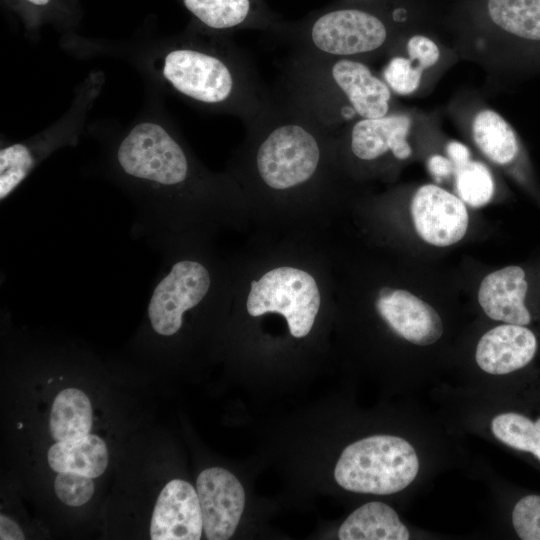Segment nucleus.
Returning a JSON list of instances; mask_svg holds the SVG:
<instances>
[{
    "instance_id": "10",
    "label": "nucleus",
    "mask_w": 540,
    "mask_h": 540,
    "mask_svg": "<svg viewBox=\"0 0 540 540\" xmlns=\"http://www.w3.org/2000/svg\"><path fill=\"white\" fill-rule=\"evenodd\" d=\"M375 308L397 336L415 346L433 345L444 333L438 312L407 290L382 287L377 294Z\"/></svg>"
},
{
    "instance_id": "13",
    "label": "nucleus",
    "mask_w": 540,
    "mask_h": 540,
    "mask_svg": "<svg viewBox=\"0 0 540 540\" xmlns=\"http://www.w3.org/2000/svg\"><path fill=\"white\" fill-rule=\"evenodd\" d=\"M529 280L525 269L507 266L488 274L478 290V302L492 320L528 326L533 317L525 305Z\"/></svg>"
},
{
    "instance_id": "29",
    "label": "nucleus",
    "mask_w": 540,
    "mask_h": 540,
    "mask_svg": "<svg viewBox=\"0 0 540 540\" xmlns=\"http://www.w3.org/2000/svg\"><path fill=\"white\" fill-rule=\"evenodd\" d=\"M446 152L449 159L452 161L455 169L464 166L470 160V151L462 143L451 141L446 146Z\"/></svg>"
},
{
    "instance_id": "15",
    "label": "nucleus",
    "mask_w": 540,
    "mask_h": 540,
    "mask_svg": "<svg viewBox=\"0 0 540 540\" xmlns=\"http://www.w3.org/2000/svg\"><path fill=\"white\" fill-rule=\"evenodd\" d=\"M332 76L346 94L355 111L363 118L386 116L390 89L361 62L340 60L332 67Z\"/></svg>"
},
{
    "instance_id": "25",
    "label": "nucleus",
    "mask_w": 540,
    "mask_h": 540,
    "mask_svg": "<svg viewBox=\"0 0 540 540\" xmlns=\"http://www.w3.org/2000/svg\"><path fill=\"white\" fill-rule=\"evenodd\" d=\"M512 526L522 540H540V495L519 499L511 512Z\"/></svg>"
},
{
    "instance_id": "19",
    "label": "nucleus",
    "mask_w": 540,
    "mask_h": 540,
    "mask_svg": "<svg viewBox=\"0 0 540 540\" xmlns=\"http://www.w3.org/2000/svg\"><path fill=\"white\" fill-rule=\"evenodd\" d=\"M92 407L87 395L76 388L59 392L50 413V432L56 441L82 438L90 434Z\"/></svg>"
},
{
    "instance_id": "30",
    "label": "nucleus",
    "mask_w": 540,
    "mask_h": 540,
    "mask_svg": "<svg viewBox=\"0 0 540 540\" xmlns=\"http://www.w3.org/2000/svg\"><path fill=\"white\" fill-rule=\"evenodd\" d=\"M0 539L1 540H22L25 536L16 522L5 516L0 515Z\"/></svg>"
},
{
    "instance_id": "26",
    "label": "nucleus",
    "mask_w": 540,
    "mask_h": 540,
    "mask_svg": "<svg viewBox=\"0 0 540 540\" xmlns=\"http://www.w3.org/2000/svg\"><path fill=\"white\" fill-rule=\"evenodd\" d=\"M57 497L68 506H81L88 502L94 492L91 477L74 472H58L54 482Z\"/></svg>"
},
{
    "instance_id": "21",
    "label": "nucleus",
    "mask_w": 540,
    "mask_h": 540,
    "mask_svg": "<svg viewBox=\"0 0 540 540\" xmlns=\"http://www.w3.org/2000/svg\"><path fill=\"white\" fill-rule=\"evenodd\" d=\"M488 431L503 445L531 453L540 461V417L532 420L515 411L498 412L490 417Z\"/></svg>"
},
{
    "instance_id": "12",
    "label": "nucleus",
    "mask_w": 540,
    "mask_h": 540,
    "mask_svg": "<svg viewBox=\"0 0 540 540\" xmlns=\"http://www.w3.org/2000/svg\"><path fill=\"white\" fill-rule=\"evenodd\" d=\"M203 518L197 491L184 480L174 479L161 490L151 523L152 540H198Z\"/></svg>"
},
{
    "instance_id": "24",
    "label": "nucleus",
    "mask_w": 540,
    "mask_h": 540,
    "mask_svg": "<svg viewBox=\"0 0 540 540\" xmlns=\"http://www.w3.org/2000/svg\"><path fill=\"white\" fill-rule=\"evenodd\" d=\"M423 71L417 62L404 57H395L390 60L383 75L394 92L408 95L419 87Z\"/></svg>"
},
{
    "instance_id": "16",
    "label": "nucleus",
    "mask_w": 540,
    "mask_h": 540,
    "mask_svg": "<svg viewBox=\"0 0 540 540\" xmlns=\"http://www.w3.org/2000/svg\"><path fill=\"white\" fill-rule=\"evenodd\" d=\"M411 534L388 504L368 502L354 510L341 524V540H407Z\"/></svg>"
},
{
    "instance_id": "9",
    "label": "nucleus",
    "mask_w": 540,
    "mask_h": 540,
    "mask_svg": "<svg viewBox=\"0 0 540 540\" xmlns=\"http://www.w3.org/2000/svg\"><path fill=\"white\" fill-rule=\"evenodd\" d=\"M196 491L206 538H231L245 506V492L240 481L228 470L212 467L199 474Z\"/></svg>"
},
{
    "instance_id": "4",
    "label": "nucleus",
    "mask_w": 540,
    "mask_h": 540,
    "mask_svg": "<svg viewBox=\"0 0 540 540\" xmlns=\"http://www.w3.org/2000/svg\"><path fill=\"white\" fill-rule=\"evenodd\" d=\"M104 83L101 72L90 74L77 87L69 110L54 124L33 137L0 149V200L5 201L55 151L76 146L89 110Z\"/></svg>"
},
{
    "instance_id": "22",
    "label": "nucleus",
    "mask_w": 540,
    "mask_h": 540,
    "mask_svg": "<svg viewBox=\"0 0 540 540\" xmlns=\"http://www.w3.org/2000/svg\"><path fill=\"white\" fill-rule=\"evenodd\" d=\"M488 12L507 33L540 41V0H488Z\"/></svg>"
},
{
    "instance_id": "1",
    "label": "nucleus",
    "mask_w": 540,
    "mask_h": 540,
    "mask_svg": "<svg viewBox=\"0 0 540 540\" xmlns=\"http://www.w3.org/2000/svg\"><path fill=\"white\" fill-rule=\"evenodd\" d=\"M102 171L134 208L133 238L160 253L209 240L240 214L222 181L155 117L141 119L106 147Z\"/></svg>"
},
{
    "instance_id": "6",
    "label": "nucleus",
    "mask_w": 540,
    "mask_h": 540,
    "mask_svg": "<svg viewBox=\"0 0 540 540\" xmlns=\"http://www.w3.org/2000/svg\"><path fill=\"white\" fill-rule=\"evenodd\" d=\"M321 150L313 134L298 124L275 128L259 145L255 168L262 184L272 192L292 193L317 174Z\"/></svg>"
},
{
    "instance_id": "28",
    "label": "nucleus",
    "mask_w": 540,
    "mask_h": 540,
    "mask_svg": "<svg viewBox=\"0 0 540 540\" xmlns=\"http://www.w3.org/2000/svg\"><path fill=\"white\" fill-rule=\"evenodd\" d=\"M428 169L437 180H441L449 176L455 167L450 159L441 155H433L428 160Z\"/></svg>"
},
{
    "instance_id": "7",
    "label": "nucleus",
    "mask_w": 540,
    "mask_h": 540,
    "mask_svg": "<svg viewBox=\"0 0 540 540\" xmlns=\"http://www.w3.org/2000/svg\"><path fill=\"white\" fill-rule=\"evenodd\" d=\"M410 211L417 234L434 246L455 244L468 229L469 216L465 203L434 184L423 185L415 192Z\"/></svg>"
},
{
    "instance_id": "8",
    "label": "nucleus",
    "mask_w": 540,
    "mask_h": 540,
    "mask_svg": "<svg viewBox=\"0 0 540 540\" xmlns=\"http://www.w3.org/2000/svg\"><path fill=\"white\" fill-rule=\"evenodd\" d=\"M387 37L377 17L355 9L336 10L318 18L311 39L321 51L332 55H353L376 50Z\"/></svg>"
},
{
    "instance_id": "17",
    "label": "nucleus",
    "mask_w": 540,
    "mask_h": 540,
    "mask_svg": "<svg viewBox=\"0 0 540 540\" xmlns=\"http://www.w3.org/2000/svg\"><path fill=\"white\" fill-rule=\"evenodd\" d=\"M21 23L27 36H37L47 25L62 31L76 29L83 10L79 0H1Z\"/></svg>"
},
{
    "instance_id": "3",
    "label": "nucleus",
    "mask_w": 540,
    "mask_h": 540,
    "mask_svg": "<svg viewBox=\"0 0 540 540\" xmlns=\"http://www.w3.org/2000/svg\"><path fill=\"white\" fill-rule=\"evenodd\" d=\"M234 291L245 296V309L255 318L268 312L284 316L289 333L308 336L320 312L325 288L309 267L301 262H276L256 272L245 284L235 283Z\"/></svg>"
},
{
    "instance_id": "5",
    "label": "nucleus",
    "mask_w": 540,
    "mask_h": 540,
    "mask_svg": "<svg viewBox=\"0 0 540 540\" xmlns=\"http://www.w3.org/2000/svg\"><path fill=\"white\" fill-rule=\"evenodd\" d=\"M150 68L174 91L206 105L226 102L234 90V78L227 63L215 53L190 45L155 49Z\"/></svg>"
},
{
    "instance_id": "27",
    "label": "nucleus",
    "mask_w": 540,
    "mask_h": 540,
    "mask_svg": "<svg viewBox=\"0 0 540 540\" xmlns=\"http://www.w3.org/2000/svg\"><path fill=\"white\" fill-rule=\"evenodd\" d=\"M407 51L410 59L417 62L424 70L433 66L440 57L437 45L422 35H415L409 39Z\"/></svg>"
},
{
    "instance_id": "23",
    "label": "nucleus",
    "mask_w": 540,
    "mask_h": 540,
    "mask_svg": "<svg viewBox=\"0 0 540 540\" xmlns=\"http://www.w3.org/2000/svg\"><path fill=\"white\" fill-rule=\"evenodd\" d=\"M455 171L456 189L464 203L479 208L490 202L494 194V180L483 163L469 161Z\"/></svg>"
},
{
    "instance_id": "18",
    "label": "nucleus",
    "mask_w": 540,
    "mask_h": 540,
    "mask_svg": "<svg viewBox=\"0 0 540 540\" xmlns=\"http://www.w3.org/2000/svg\"><path fill=\"white\" fill-rule=\"evenodd\" d=\"M48 463L56 472H74L91 478L100 476L108 464V451L97 435L57 441L48 451Z\"/></svg>"
},
{
    "instance_id": "20",
    "label": "nucleus",
    "mask_w": 540,
    "mask_h": 540,
    "mask_svg": "<svg viewBox=\"0 0 540 540\" xmlns=\"http://www.w3.org/2000/svg\"><path fill=\"white\" fill-rule=\"evenodd\" d=\"M472 133L478 148L494 163L507 165L516 159L519 152L517 137L497 112H479L473 120Z\"/></svg>"
},
{
    "instance_id": "11",
    "label": "nucleus",
    "mask_w": 540,
    "mask_h": 540,
    "mask_svg": "<svg viewBox=\"0 0 540 540\" xmlns=\"http://www.w3.org/2000/svg\"><path fill=\"white\" fill-rule=\"evenodd\" d=\"M538 349V338L528 326L502 323L481 336L475 362L488 376H508L527 367Z\"/></svg>"
},
{
    "instance_id": "2",
    "label": "nucleus",
    "mask_w": 540,
    "mask_h": 540,
    "mask_svg": "<svg viewBox=\"0 0 540 540\" xmlns=\"http://www.w3.org/2000/svg\"><path fill=\"white\" fill-rule=\"evenodd\" d=\"M422 467L417 446L407 438L375 434L351 443L342 451L334 478L347 491L392 495L414 484Z\"/></svg>"
},
{
    "instance_id": "14",
    "label": "nucleus",
    "mask_w": 540,
    "mask_h": 540,
    "mask_svg": "<svg viewBox=\"0 0 540 540\" xmlns=\"http://www.w3.org/2000/svg\"><path fill=\"white\" fill-rule=\"evenodd\" d=\"M411 120L406 115L363 118L352 128L351 151L359 159L371 161L388 151L400 160L407 159L412 149L407 142Z\"/></svg>"
}]
</instances>
